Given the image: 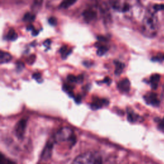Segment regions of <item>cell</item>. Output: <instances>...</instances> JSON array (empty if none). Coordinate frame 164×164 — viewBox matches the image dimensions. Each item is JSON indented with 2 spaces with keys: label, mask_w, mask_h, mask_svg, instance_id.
I'll list each match as a JSON object with an SVG mask.
<instances>
[{
  "label": "cell",
  "mask_w": 164,
  "mask_h": 164,
  "mask_svg": "<svg viewBox=\"0 0 164 164\" xmlns=\"http://www.w3.org/2000/svg\"><path fill=\"white\" fill-rule=\"evenodd\" d=\"M163 89H164V85H163Z\"/></svg>",
  "instance_id": "4dcf8cb0"
},
{
  "label": "cell",
  "mask_w": 164,
  "mask_h": 164,
  "mask_svg": "<svg viewBox=\"0 0 164 164\" xmlns=\"http://www.w3.org/2000/svg\"><path fill=\"white\" fill-rule=\"evenodd\" d=\"M146 101L151 105L158 106L160 104L159 99L157 98V95L155 93H149L146 96H144Z\"/></svg>",
  "instance_id": "52a82bcc"
},
{
  "label": "cell",
  "mask_w": 164,
  "mask_h": 164,
  "mask_svg": "<svg viewBox=\"0 0 164 164\" xmlns=\"http://www.w3.org/2000/svg\"><path fill=\"white\" fill-rule=\"evenodd\" d=\"M57 1V0H48L47 1V3H52L53 1Z\"/></svg>",
  "instance_id": "f546056e"
},
{
  "label": "cell",
  "mask_w": 164,
  "mask_h": 164,
  "mask_svg": "<svg viewBox=\"0 0 164 164\" xmlns=\"http://www.w3.org/2000/svg\"><path fill=\"white\" fill-rule=\"evenodd\" d=\"M32 77H33V79L36 80L37 81H38V80L41 79V75L39 73H35L32 75Z\"/></svg>",
  "instance_id": "7402d4cb"
},
{
  "label": "cell",
  "mask_w": 164,
  "mask_h": 164,
  "mask_svg": "<svg viewBox=\"0 0 164 164\" xmlns=\"http://www.w3.org/2000/svg\"><path fill=\"white\" fill-rule=\"evenodd\" d=\"M27 125V119H22L19 121L15 127V135L19 139H22L24 137L25 133L26 128Z\"/></svg>",
  "instance_id": "277c9868"
},
{
  "label": "cell",
  "mask_w": 164,
  "mask_h": 164,
  "mask_svg": "<svg viewBox=\"0 0 164 164\" xmlns=\"http://www.w3.org/2000/svg\"><path fill=\"white\" fill-rule=\"evenodd\" d=\"M35 15L31 14V13H27L24 16L23 20L27 22H33L35 20Z\"/></svg>",
  "instance_id": "e0dca14e"
},
{
  "label": "cell",
  "mask_w": 164,
  "mask_h": 164,
  "mask_svg": "<svg viewBox=\"0 0 164 164\" xmlns=\"http://www.w3.org/2000/svg\"><path fill=\"white\" fill-rule=\"evenodd\" d=\"M17 38V33L13 29H10L6 36V39L10 41H14Z\"/></svg>",
  "instance_id": "5bb4252c"
},
{
  "label": "cell",
  "mask_w": 164,
  "mask_h": 164,
  "mask_svg": "<svg viewBox=\"0 0 164 164\" xmlns=\"http://www.w3.org/2000/svg\"><path fill=\"white\" fill-rule=\"evenodd\" d=\"M43 2V0H35L34 1V5L36 7H38L42 5V3Z\"/></svg>",
  "instance_id": "603a6c76"
},
{
  "label": "cell",
  "mask_w": 164,
  "mask_h": 164,
  "mask_svg": "<svg viewBox=\"0 0 164 164\" xmlns=\"http://www.w3.org/2000/svg\"><path fill=\"white\" fill-rule=\"evenodd\" d=\"M83 16L87 22H91L96 18L97 14H96V12L92 10L88 9L83 12Z\"/></svg>",
  "instance_id": "9c48e42d"
},
{
  "label": "cell",
  "mask_w": 164,
  "mask_h": 164,
  "mask_svg": "<svg viewBox=\"0 0 164 164\" xmlns=\"http://www.w3.org/2000/svg\"><path fill=\"white\" fill-rule=\"evenodd\" d=\"M60 53H61V54H62V59H65L67 57V56H68L69 54L70 53H71V50H69L68 49H67V46H63V47H62L60 48Z\"/></svg>",
  "instance_id": "2e32d148"
},
{
  "label": "cell",
  "mask_w": 164,
  "mask_h": 164,
  "mask_svg": "<svg viewBox=\"0 0 164 164\" xmlns=\"http://www.w3.org/2000/svg\"><path fill=\"white\" fill-rule=\"evenodd\" d=\"M160 76L158 75V74H155V75H153L151 76L150 83L153 89H156L157 88L160 82Z\"/></svg>",
  "instance_id": "8fae6325"
},
{
  "label": "cell",
  "mask_w": 164,
  "mask_h": 164,
  "mask_svg": "<svg viewBox=\"0 0 164 164\" xmlns=\"http://www.w3.org/2000/svg\"><path fill=\"white\" fill-rule=\"evenodd\" d=\"M139 115L135 114L132 111H128V120L130 123H135L139 120Z\"/></svg>",
  "instance_id": "9a60e30c"
},
{
  "label": "cell",
  "mask_w": 164,
  "mask_h": 164,
  "mask_svg": "<svg viewBox=\"0 0 164 164\" xmlns=\"http://www.w3.org/2000/svg\"><path fill=\"white\" fill-rule=\"evenodd\" d=\"M160 126L162 128H164V119L161 121V123L160 124Z\"/></svg>",
  "instance_id": "f1b7e54d"
},
{
  "label": "cell",
  "mask_w": 164,
  "mask_h": 164,
  "mask_svg": "<svg viewBox=\"0 0 164 164\" xmlns=\"http://www.w3.org/2000/svg\"><path fill=\"white\" fill-rule=\"evenodd\" d=\"M53 144V142L51 140L48 141L47 143L46 144L41 155V160L43 161L47 162L51 158V155H52Z\"/></svg>",
  "instance_id": "5b68a950"
},
{
  "label": "cell",
  "mask_w": 164,
  "mask_h": 164,
  "mask_svg": "<svg viewBox=\"0 0 164 164\" xmlns=\"http://www.w3.org/2000/svg\"><path fill=\"white\" fill-rule=\"evenodd\" d=\"M48 22H49L50 24H51V26H55L57 23V20L55 17H51L48 19Z\"/></svg>",
  "instance_id": "44dd1931"
},
{
  "label": "cell",
  "mask_w": 164,
  "mask_h": 164,
  "mask_svg": "<svg viewBox=\"0 0 164 164\" xmlns=\"http://www.w3.org/2000/svg\"><path fill=\"white\" fill-rule=\"evenodd\" d=\"M75 101L76 103H80V102L82 101V96L80 95H77L75 98Z\"/></svg>",
  "instance_id": "484cf974"
},
{
  "label": "cell",
  "mask_w": 164,
  "mask_h": 164,
  "mask_svg": "<svg viewBox=\"0 0 164 164\" xmlns=\"http://www.w3.org/2000/svg\"><path fill=\"white\" fill-rule=\"evenodd\" d=\"M78 0H63L60 5L61 8H68L70 6L75 4Z\"/></svg>",
  "instance_id": "4fadbf2b"
},
{
  "label": "cell",
  "mask_w": 164,
  "mask_h": 164,
  "mask_svg": "<svg viewBox=\"0 0 164 164\" xmlns=\"http://www.w3.org/2000/svg\"><path fill=\"white\" fill-rule=\"evenodd\" d=\"M158 11L154 5L147 9L142 24V31L146 37H154L158 33L159 22L156 15Z\"/></svg>",
  "instance_id": "6da1fadb"
},
{
  "label": "cell",
  "mask_w": 164,
  "mask_h": 164,
  "mask_svg": "<svg viewBox=\"0 0 164 164\" xmlns=\"http://www.w3.org/2000/svg\"><path fill=\"white\" fill-rule=\"evenodd\" d=\"M51 42L50 39H47L46 40H45V42L44 43V46H49L51 44Z\"/></svg>",
  "instance_id": "4316f807"
},
{
  "label": "cell",
  "mask_w": 164,
  "mask_h": 164,
  "mask_svg": "<svg viewBox=\"0 0 164 164\" xmlns=\"http://www.w3.org/2000/svg\"><path fill=\"white\" fill-rule=\"evenodd\" d=\"M38 33V31L37 30H35V29H33V30H32V35H33V36H36V35H37Z\"/></svg>",
  "instance_id": "83f0119b"
},
{
  "label": "cell",
  "mask_w": 164,
  "mask_h": 164,
  "mask_svg": "<svg viewBox=\"0 0 164 164\" xmlns=\"http://www.w3.org/2000/svg\"><path fill=\"white\" fill-rule=\"evenodd\" d=\"M103 160L101 156L97 153L88 152L82 154L74 160L73 163H101Z\"/></svg>",
  "instance_id": "7a4b0ae2"
},
{
  "label": "cell",
  "mask_w": 164,
  "mask_h": 164,
  "mask_svg": "<svg viewBox=\"0 0 164 164\" xmlns=\"http://www.w3.org/2000/svg\"><path fill=\"white\" fill-rule=\"evenodd\" d=\"M108 104V101L107 99H99L97 98L92 103L91 107L92 110H98V109L101 108L103 106Z\"/></svg>",
  "instance_id": "ba28073f"
},
{
  "label": "cell",
  "mask_w": 164,
  "mask_h": 164,
  "mask_svg": "<svg viewBox=\"0 0 164 164\" xmlns=\"http://www.w3.org/2000/svg\"><path fill=\"white\" fill-rule=\"evenodd\" d=\"M107 51H108V48L107 47L104 46H101L100 47H99L98 50L97 51V54L99 56H103L104 55Z\"/></svg>",
  "instance_id": "d6986e66"
},
{
  "label": "cell",
  "mask_w": 164,
  "mask_h": 164,
  "mask_svg": "<svg viewBox=\"0 0 164 164\" xmlns=\"http://www.w3.org/2000/svg\"><path fill=\"white\" fill-rule=\"evenodd\" d=\"M74 135L73 130L69 128L64 127L57 131L53 137V140L55 142L60 143L65 142L67 140H70Z\"/></svg>",
  "instance_id": "3957f363"
},
{
  "label": "cell",
  "mask_w": 164,
  "mask_h": 164,
  "mask_svg": "<svg viewBox=\"0 0 164 164\" xmlns=\"http://www.w3.org/2000/svg\"><path fill=\"white\" fill-rule=\"evenodd\" d=\"M115 73L116 75H119L123 72V69H124L125 65L119 61H115Z\"/></svg>",
  "instance_id": "7c38bea8"
},
{
  "label": "cell",
  "mask_w": 164,
  "mask_h": 164,
  "mask_svg": "<svg viewBox=\"0 0 164 164\" xmlns=\"http://www.w3.org/2000/svg\"><path fill=\"white\" fill-rule=\"evenodd\" d=\"M73 87L69 85L65 84L63 85V90L64 91L67 92L69 94L70 96H73Z\"/></svg>",
  "instance_id": "ac0fdd59"
},
{
  "label": "cell",
  "mask_w": 164,
  "mask_h": 164,
  "mask_svg": "<svg viewBox=\"0 0 164 164\" xmlns=\"http://www.w3.org/2000/svg\"><path fill=\"white\" fill-rule=\"evenodd\" d=\"M111 82H112V80L110 78H109V77H107V78H105L103 81L102 82V83H106V84H108V85H110Z\"/></svg>",
  "instance_id": "cb8c5ba5"
},
{
  "label": "cell",
  "mask_w": 164,
  "mask_h": 164,
  "mask_svg": "<svg viewBox=\"0 0 164 164\" xmlns=\"http://www.w3.org/2000/svg\"><path fill=\"white\" fill-rule=\"evenodd\" d=\"M130 82L127 78L121 80L117 85V88L122 92H128L130 90Z\"/></svg>",
  "instance_id": "8992f818"
},
{
  "label": "cell",
  "mask_w": 164,
  "mask_h": 164,
  "mask_svg": "<svg viewBox=\"0 0 164 164\" xmlns=\"http://www.w3.org/2000/svg\"><path fill=\"white\" fill-rule=\"evenodd\" d=\"M24 64H22V62H19V63L17 64V70L19 69V70H21L22 69L24 68Z\"/></svg>",
  "instance_id": "d4e9b609"
},
{
  "label": "cell",
  "mask_w": 164,
  "mask_h": 164,
  "mask_svg": "<svg viewBox=\"0 0 164 164\" xmlns=\"http://www.w3.org/2000/svg\"><path fill=\"white\" fill-rule=\"evenodd\" d=\"M12 59V57L10 54L3 51H1V54H0V62H1V64L8 63Z\"/></svg>",
  "instance_id": "30bf717a"
},
{
  "label": "cell",
  "mask_w": 164,
  "mask_h": 164,
  "mask_svg": "<svg viewBox=\"0 0 164 164\" xmlns=\"http://www.w3.org/2000/svg\"><path fill=\"white\" fill-rule=\"evenodd\" d=\"M67 81L70 83H78V76H75L74 75H69L67 76Z\"/></svg>",
  "instance_id": "ffe728a7"
}]
</instances>
